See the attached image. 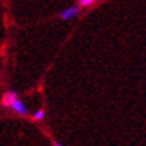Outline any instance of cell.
I'll list each match as a JSON object with an SVG mask.
<instances>
[{
    "mask_svg": "<svg viewBox=\"0 0 146 146\" xmlns=\"http://www.w3.org/2000/svg\"><path fill=\"white\" fill-rule=\"evenodd\" d=\"M18 94L16 91H13V90H8V91H5L3 94V98H1V106L3 107H11L13 101H16L18 99Z\"/></svg>",
    "mask_w": 146,
    "mask_h": 146,
    "instance_id": "obj_1",
    "label": "cell"
},
{
    "mask_svg": "<svg viewBox=\"0 0 146 146\" xmlns=\"http://www.w3.org/2000/svg\"><path fill=\"white\" fill-rule=\"evenodd\" d=\"M78 13H79V8L78 7H70V8L63 9L62 12L59 13V18L63 19V20H70V19L75 18Z\"/></svg>",
    "mask_w": 146,
    "mask_h": 146,
    "instance_id": "obj_2",
    "label": "cell"
},
{
    "mask_svg": "<svg viewBox=\"0 0 146 146\" xmlns=\"http://www.w3.org/2000/svg\"><path fill=\"white\" fill-rule=\"evenodd\" d=\"M11 109H12L16 114L19 115H27L28 114V110H27V107L23 105V102H20L19 99L12 102V105H11Z\"/></svg>",
    "mask_w": 146,
    "mask_h": 146,
    "instance_id": "obj_3",
    "label": "cell"
},
{
    "mask_svg": "<svg viewBox=\"0 0 146 146\" xmlns=\"http://www.w3.org/2000/svg\"><path fill=\"white\" fill-rule=\"evenodd\" d=\"M32 118L35 121H40L44 118V111L43 110H38L36 113H34V115H32Z\"/></svg>",
    "mask_w": 146,
    "mask_h": 146,
    "instance_id": "obj_4",
    "label": "cell"
},
{
    "mask_svg": "<svg viewBox=\"0 0 146 146\" xmlns=\"http://www.w3.org/2000/svg\"><path fill=\"white\" fill-rule=\"evenodd\" d=\"M93 3H95V0H79V5L80 7H89Z\"/></svg>",
    "mask_w": 146,
    "mask_h": 146,
    "instance_id": "obj_5",
    "label": "cell"
},
{
    "mask_svg": "<svg viewBox=\"0 0 146 146\" xmlns=\"http://www.w3.org/2000/svg\"><path fill=\"white\" fill-rule=\"evenodd\" d=\"M52 146H62V145H60L58 141H55V139H54V141H52Z\"/></svg>",
    "mask_w": 146,
    "mask_h": 146,
    "instance_id": "obj_6",
    "label": "cell"
}]
</instances>
